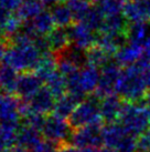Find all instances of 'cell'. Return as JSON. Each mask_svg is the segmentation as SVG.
I'll use <instances>...</instances> for the list:
<instances>
[{
	"mask_svg": "<svg viewBox=\"0 0 150 152\" xmlns=\"http://www.w3.org/2000/svg\"><path fill=\"white\" fill-rule=\"evenodd\" d=\"M115 93L125 100V102L137 103L146 98L149 93L146 81L142 75V64L139 60L137 64L126 67L121 70L117 81Z\"/></svg>",
	"mask_w": 150,
	"mask_h": 152,
	"instance_id": "6da1fadb",
	"label": "cell"
},
{
	"mask_svg": "<svg viewBox=\"0 0 150 152\" xmlns=\"http://www.w3.org/2000/svg\"><path fill=\"white\" fill-rule=\"evenodd\" d=\"M41 52L33 43L25 46H10L4 56V64L22 72L34 71L41 59Z\"/></svg>",
	"mask_w": 150,
	"mask_h": 152,
	"instance_id": "7a4b0ae2",
	"label": "cell"
},
{
	"mask_svg": "<svg viewBox=\"0 0 150 152\" xmlns=\"http://www.w3.org/2000/svg\"><path fill=\"white\" fill-rule=\"evenodd\" d=\"M118 121L129 134L136 138L144 134L150 124L146 108L133 102L124 103Z\"/></svg>",
	"mask_w": 150,
	"mask_h": 152,
	"instance_id": "3957f363",
	"label": "cell"
},
{
	"mask_svg": "<svg viewBox=\"0 0 150 152\" xmlns=\"http://www.w3.org/2000/svg\"><path fill=\"white\" fill-rule=\"evenodd\" d=\"M98 101H100V99L93 96L77 104L71 117L69 118V122L72 129L76 130L92 124H100L103 119L100 115Z\"/></svg>",
	"mask_w": 150,
	"mask_h": 152,
	"instance_id": "277c9868",
	"label": "cell"
},
{
	"mask_svg": "<svg viewBox=\"0 0 150 152\" xmlns=\"http://www.w3.org/2000/svg\"><path fill=\"white\" fill-rule=\"evenodd\" d=\"M71 129V124L65 119L52 114L46 118L45 124L42 129V135H44L48 141L56 144H62L65 143L66 140L72 137Z\"/></svg>",
	"mask_w": 150,
	"mask_h": 152,
	"instance_id": "5b68a950",
	"label": "cell"
},
{
	"mask_svg": "<svg viewBox=\"0 0 150 152\" xmlns=\"http://www.w3.org/2000/svg\"><path fill=\"white\" fill-rule=\"evenodd\" d=\"M102 130L103 127H100V124H92L76 129L72 133V144L81 150L86 148H100V144H103Z\"/></svg>",
	"mask_w": 150,
	"mask_h": 152,
	"instance_id": "8992f818",
	"label": "cell"
},
{
	"mask_svg": "<svg viewBox=\"0 0 150 152\" xmlns=\"http://www.w3.org/2000/svg\"><path fill=\"white\" fill-rule=\"evenodd\" d=\"M121 73V69L116 62H109L102 68L100 77V83L94 96L102 100L103 98L114 94L116 90L117 81Z\"/></svg>",
	"mask_w": 150,
	"mask_h": 152,
	"instance_id": "52a82bcc",
	"label": "cell"
},
{
	"mask_svg": "<svg viewBox=\"0 0 150 152\" xmlns=\"http://www.w3.org/2000/svg\"><path fill=\"white\" fill-rule=\"evenodd\" d=\"M69 36L76 48L86 51L96 45L97 36H95L94 30L85 25L84 22H76L69 29Z\"/></svg>",
	"mask_w": 150,
	"mask_h": 152,
	"instance_id": "ba28073f",
	"label": "cell"
},
{
	"mask_svg": "<svg viewBox=\"0 0 150 152\" xmlns=\"http://www.w3.org/2000/svg\"><path fill=\"white\" fill-rule=\"evenodd\" d=\"M124 16L128 23L150 21V0H129L124 7Z\"/></svg>",
	"mask_w": 150,
	"mask_h": 152,
	"instance_id": "9c48e42d",
	"label": "cell"
},
{
	"mask_svg": "<svg viewBox=\"0 0 150 152\" xmlns=\"http://www.w3.org/2000/svg\"><path fill=\"white\" fill-rule=\"evenodd\" d=\"M28 102L32 112L44 115L54 110L56 99L46 87H42Z\"/></svg>",
	"mask_w": 150,
	"mask_h": 152,
	"instance_id": "30bf717a",
	"label": "cell"
},
{
	"mask_svg": "<svg viewBox=\"0 0 150 152\" xmlns=\"http://www.w3.org/2000/svg\"><path fill=\"white\" fill-rule=\"evenodd\" d=\"M42 80L34 73L23 72L19 76L17 85V94L22 100H30L42 88Z\"/></svg>",
	"mask_w": 150,
	"mask_h": 152,
	"instance_id": "8fae6325",
	"label": "cell"
},
{
	"mask_svg": "<svg viewBox=\"0 0 150 152\" xmlns=\"http://www.w3.org/2000/svg\"><path fill=\"white\" fill-rule=\"evenodd\" d=\"M123 106H124L123 99L116 93L103 98L100 101L102 119L107 123H114L119 119Z\"/></svg>",
	"mask_w": 150,
	"mask_h": 152,
	"instance_id": "7c38bea8",
	"label": "cell"
},
{
	"mask_svg": "<svg viewBox=\"0 0 150 152\" xmlns=\"http://www.w3.org/2000/svg\"><path fill=\"white\" fill-rule=\"evenodd\" d=\"M19 103L20 100L12 94L0 93V123L19 122Z\"/></svg>",
	"mask_w": 150,
	"mask_h": 152,
	"instance_id": "4fadbf2b",
	"label": "cell"
},
{
	"mask_svg": "<svg viewBox=\"0 0 150 152\" xmlns=\"http://www.w3.org/2000/svg\"><path fill=\"white\" fill-rule=\"evenodd\" d=\"M144 46L135 45V43L127 42L124 47H121L115 55V62L118 66L129 67L137 64L139 60L144 57Z\"/></svg>",
	"mask_w": 150,
	"mask_h": 152,
	"instance_id": "5bb4252c",
	"label": "cell"
},
{
	"mask_svg": "<svg viewBox=\"0 0 150 152\" xmlns=\"http://www.w3.org/2000/svg\"><path fill=\"white\" fill-rule=\"evenodd\" d=\"M42 134L40 131L31 128L29 126H23L20 128L17 137V145L29 151H34L42 143Z\"/></svg>",
	"mask_w": 150,
	"mask_h": 152,
	"instance_id": "9a60e30c",
	"label": "cell"
},
{
	"mask_svg": "<svg viewBox=\"0 0 150 152\" xmlns=\"http://www.w3.org/2000/svg\"><path fill=\"white\" fill-rule=\"evenodd\" d=\"M50 51L56 56L63 53L69 47L71 46V39L69 31L65 28H54L50 34L46 36Z\"/></svg>",
	"mask_w": 150,
	"mask_h": 152,
	"instance_id": "2e32d148",
	"label": "cell"
},
{
	"mask_svg": "<svg viewBox=\"0 0 150 152\" xmlns=\"http://www.w3.org/2000/svg\"><path fill=\"white\" fill-rule=\"evenodd\" d=\"M128 134L120 123H107L102 130L103 144L106 148L114 150L121 140Z\"/></svg>",
	"mask_w": 150,
	"mask_h": 152,
	"instance_id": "e0dca14e",
	"label": "cell"
},
{
	"mask_svg": "<svg viewBox=\"0 0 150 152\" xmlns=\"http://www.w3.org/2000/svg\"><path fill=\"white\" fill-rule=\"evenodd\" d=\"M18 79L17 70L4 62L0 64V91L8 94L17 92Z\"/></svg>",
	"mask_w": 150,
	"mask_h": 152,
	"instance_id": "ac0fdd59",
	"label": "cell"
},
{
	"mask_svg": "<svg viewBox=\"0 0 150 152\" xmlns=\"http://www.w3.org/2000/svg\"><path fill=\"white\" fill-rule=\"evenodd\" d=\"M58 69V56L53 52H48L41 56V59L39 61L34 73L37 75L42 82H45L51 76H53L55 70Z\"/></svg>",
	"mask_w": 150,
	"mask_h": 152,
	"instance_id": "d6986e66",
	"label": "cell"
},
{
	"mask_svg": "<svg viewBox=\"0 0 150 152\" xmlns=\"http://www.w3.org/2000/svg\"><path fill=\"white\" fill-rule=\"evenodd\" d=\"M100 72L96 67H93L91 64H86L85 67L82 68L79 82H81V88L85 92V94L86 93H95L98 83H100Z\"/></svg>",
	"mask_w": 150,
	"mask_h": 152,
	"instance_id": "ffe728a7",
	"label": "cell"
},
{
	"mask_svg": "<svg viewBox=\"0 0 150 152\" xmlns=\"http://www.w3.org/2000/svg\"><path fill=\"white\" fill-rule=\"evenodd\" d=\"M149 34L150 28L148 27L147 23H144V22L128 23V27H127V30H126L127 42L144 46Z\"/></svg>",
	"mask_w": 150,
	"mask_h": 152,
	"instance_id": "44dd1931",
	"label": "cell"
},
{
	"mask_svg": "<svg viewBox=\"0 0 150 152\" xmlns=\"http://www.w3.org/2000/svg\"><path fill=\"white\" fill-rule=\"evenodd\" d=\"M51 15L53 18L55 26H58V28H66L71 27L72 22L74 20L73 13L65 4H56L53 6V8L51 9Z\"/></svg>",
	"mask_w": 150,
	"mask_h": 152,
	"instance_id": "7402d4cb",
	"label": "cell"
},
{
	"mask_svg": "<svg viewBox=\"0 0 150 152\" xmlns=\"http://www.w3.org/2000/svg\"><path fill=\"white\" fill-rule=\"evenodd\" d=\"M77 104H79V102L76 101L72 96L66 93L65 96L56 99L53 114H55V115H58V117L62 119L70 118L71 114L73 113V111L75 110V108L77 107Z\"/></svg>",
	"mask_w": 150,
	"mask_h": 152,
	"instance_id": "603a6c76",
	"label": "cell"
},
{
	"mask_svg": "<svg viewBox=\"0 0 150 152\" xmlns=\"http://www.w3.org/2000/svg\"><path fill=\"white\" fill-rule=\"evenodd\" d=\"M86 53V61L87 64H91L93 67H105L110 61V55H108L105 50H103L100 47L95 45L94 47L89 48L88 50L85 51Z\"/></svg>",
	"mask_w": 150,
	"mask_h": 152,
	"instance_id": "cb8c5ba5",
	"label": "cell"
},
{
	"mask_svg": "<svg viewBox=\"0 0 150 152\" xmlns=\"http://www.w3.org/2000/svg\"><path fill=\"white\" fill-rule=\"evenodd\" d=\"M46 88L51 91V93L55 97V99L65 96L67 92L66 88V81L65 78L60 73V72H55L53 76H51L48 80L45 81Z\"/></svg>",
	"mask_w": 150,
	"mask_h": 152,
	"instance_id": "d4e9b609",
	"label": "cell"
},
{
	"mask_svg": "<svg viewBox=\"0 0 150 152\" xmlns=\"http://www.w3.org/2000/svg\"><path fill=\"white\" fill-rule=\"evenodd\" d=\"M43 4L40 1L37 2H22L20 7L16 11V15L20 18L22 21H29L35 18L39 13L43 11L42 9Z\"/></svg>",
	"mask_w": 150,
	"mask_h": 152,
	"instance_id": "484cf974",
	"label": "cell"
},
{
	"mask_svg": "<svg viewBox=\"0 0 150 152\" xmlns=\"http://www.w3.org/2000/svg\"><path fill=\"white\" fill-rule=\"evenodd\" d=\"M66 4L73 13L74 20L77 22L83 21L85 16L92 9L91 0H67Z\"/></svg>",
	"mask_w": 150,
	"mask_h": 152,
	"instance_id": "4316f807",
	"label": "cell"
},
{
	"mask_svg": "<svg viewBox=\"0 0 150 152\" xmlns=\"http://www.w3.org/2000/svg\"><path fill=\"white\" fill-rule=\"evenodd\" d=\"M125 4V0H103L98 4V8L104 15V17H109V16L123 15Z\"/></svg>",
	"mask_w": 150,
	"mask_h": 152,
	"instance_id": "83f0119b",
	"label": "cell"
},
{
	"mask_svg": "<svg viewBox=\"0 0 150 152\" xmlns=\"http://www.w3.org/2000/svg\"><path fill=\"white\" fill-rule=\"evenodd\" d=\"M104 20L105 17L100 10V8L98 7H92V9L88 11V13L83 19V21L81 22H84L85 25L94 31H100L103 23H104Z\"/></svg>",
	"mask_w": 150,
	"mask_h": 152,
	"instance_id": "f1b7e54d",
	"label": "cell"
},
{
	"mask_svg": "<svg viewBox=\"0 0 150 152\" xmlns=\"http://www.w3.org/2000/svg\"><path fill=\"white\" fill-rule=\"evenodd\" d=\"M138 141L137 138L131 134L126 135L124 139L118 143L116 148L114 149V152H137Z\"/></svg>",
	"mask_w": 150,
	"mask_h": 152,
	"instance_id": "f546056e",
	"label": "cell"
},
{
	"mask_svg": "<svg viewBox=\"0 0 150 152\" xmlns=\"http://www.w3.org/2000/svg\"><path fill=\"white\" fill-rule=\"evenodd\" d=\"M46 118H44L43 114L39 113H31L28 115L27 118H25V126H29L31 128H34L39 131H42L44 124H45Z\"/></svg>",
	"mask_w": 150,
	"mask_h": 152,
	"instance_id": "4dcf8cb0",
	"label": "cell"
},
{
	"mask_svg": "<svg viewBox=\"0 0 150 152\" xmlns=\"http://www.w3.org/2000/svg\"><path fill=\"white\" fill-rule=\"evenodd\" d=\"M138 149H140V151L150 152V129L139 137L138 139Z\"/></svg>",
	"mask_w": 150,
	"mask_h": 152,
	"instance_id": "1f68e13d",
	"label": "cell"
},
{
	"mask_svg": "<svg viewBox=\"0 0 150 152\" xmlns=\"http://www.w3.org/2000/svg\"><path fill=\"white\" fill-rule=\"evenodd\" d=\"M140 61H141V64H142V75H144V79L146 81L147 88H148V90H149V92H150V61L145 59L144 57L140 59Z\"/></svg>",
	"mask_w": 150,
	"mask_h": 152,
	"instance_id": "d6a6232c",
	"label": "cell"
},
{
	"mask_svg": "<svg viewBox=\"0 0 150 152\" xmlns=\"http://www.w3.org/2000/svg\"><path fill=\"white\" fill-rule=\"evenodd\" d=\"M56 152H79V149L76 148V147H74L73 144L65 142V143H62L58 145Z\"/></svg>",
	"mask_w": 150,
	"mask_h": 152,
	"instance_id": "836d02e7",
	"label": "cell"
},
{
	"mask_svg": "<svg viewBox=\"0 0 150 152\" xmlns=\"http://www.w3.org/2000/svg\"><path fill=\"white\" fill-rule=\"evenodd\" d=\"M7 46H8V41L4 39L2 37H0V60L4 59V56L7 51Z\"/></svg>",
	"mask_w": 150,
	"mask_h": 152,
	"instance_id": "e575fe53",
	"label": "cell"
},
{
	"mask_svg": "<svg viewBox=\"0 0 150 152\" xmlns=\"http://www.w3.org/2000/svg\"><path fill=\"white\" fill-rule=\"evenodd\" d=\"M145 108H146V111L147 113H148V118H149L150 121V92L145 98Z\"/></svg>",
	"mask_w": 150,
	"mask_h": 152,
	"instance_id": "d590c367",
	"label": "cell"
},
{
	"mask_svg": "<svg viewBox=\"0 0 150 152\" xmlns=\"http://www.w3.org/2000/svg\"><path fill=\"white\" fill-rule=\"evenodd\" d=\"M7 152H31L29 150H27V149H23L21 148V147H12V148H10Z\"/></svg>",
	"mask_w": 150,
	"mask_h": 152,
	"instance_id": "8d00e7d4",
	"label": "cell"
},
{
	"mask_svg": "<svg viewBox=\"0 0 150 152\" xmlns=\"http://www.w3.org/2000/svg\"><path fill=\"white\" fill-rule=\"evenodd\" d=\"M42 4H45V6H54L58 4V0H40Z\"/></svg>",
	"mask_w": 150,
	"mask_h": 152,
	"instance_id": "74e56055",
	"label": "cell"
},
{
	"mask_svg": "<svg viewBox=\"0 0 150 152\" xmlns=\"http://www.w3.org/2000/svg\"><path fill=\"white\" fill-rule=\"evenodd\" d=\"M81 152H100V148H86Z\"/></svg>",
	"mask_w": 150,
	"mask_h": 152,
	"instance_id": "f35d334b",
	"label": "cell"
},
{
	"mask_svg": "<svg viewBox=\"0 0 150 152\" xmlns=\"http://www.w3.org/2000/svg\"><path fill=\"white\" fill-rule=\"evenodd\" d=\"M0 152H6V147L2 141H0Z\"/></svg>",
	"mask_w": 150,
	"mask_h": 152,
	"instance_id": "ab89813d",
	"label": "cell"
},
{
	"mask_svg": "<svg viewBox=\"0 0 150 152\" xmlns=\"http://www.w3.org/2000/svg\"><path fill=\"white\" fill-rule=\"evenodd\" d=\"M100 152H114V151H112V149L104 147V148H100Z\"/></svg>",
	"mask_w": 150,
	"mask_h": 152,
	"instance_id": "60d3db41",
	"label": "cell"
},
{
	"mask_svg": "<svg viewBox=\"0 0 150 152\" xmlns=\"http://www.w3.org/2000/svg\"><path fill=\"white\" fill-rule=\"evenodd\" d=\"M37 1H40V0H22V2H37Z\"/></svg>",
	"mask_w": 150,
	"mask_h": 152,
	"instance_id": "b9f144b4",
	"label": "cell"
},
{
	"mask_svg": "<svg viewBox=\"0 0 150 152\" xmlns=\"http://www.w3.org/2000/svg\"><path fill=\"white\" fill-rule=\"evenodd\" d=\"M63 1H67V0H58V4H62Z\"/></svg>",
	"mask_w": 150,
	"mask_h": 152,
	"instance_id": "7bdbcfd3",
	"label": "cell"
},
{
	"mask_svg": "<svg viewBox=\"0 0 150 152\" xmlns=\"http://www.w3.org/2000/svg\"><path fill=\"white\" fill-rule=\"evenodd\" d=\"M93 1H96V2H98V4H100V2H102L103 0H93Z\"/></svg>",
	"mask_w": 150,
	"mask_h": 152,
	"instance_id": "ee69618b",
	"label": "cell"
},
{
	"mask_svg": "<svg viewBox=\"0 0 150 152\" xmlns=\"http://www.w3.org/2000/svg\"><path fill=\"white\" fill-rule=\"evenodd\" d=\"M138 152H145V151H140V150H139V151H138Z\"/></svg>",
	"mask_w": 150,
	"mask_h": 152,
	"instance_id": "f6af8a7d",
	"label": "cell"
}]
</instances>
